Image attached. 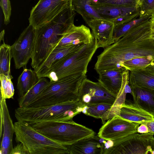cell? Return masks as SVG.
<instances>
[{
  "label": "cell",
  "instance_id": "obj_1",
  "mask_svg": "<svg viewBox=\"0 0 154 154\" xmlns=\"http://www.w3.org/2000/svg\"><path fill=\"white\" fill-rule=\"evenodd\" d=\"M150 20L131 29L97 56L96 65L101 71L123 68L125 61L138 57L154 58V40Z\"/></svg>",
  "mask_w": 154,
  "mask_h": 154
},
{
  "label": "cell",
  "instance_id": "obj_2",
  "mask_svg": "<svg viewBox=\"0 0 154 154\" xmlns=\"http://www.w3.org/2000/svg\"><path fill=\"white\" fill-rule=\"evenodd\" d=\"M71 5L49 22L35 29V36L31 65L34 70L43 63L74 24L76 13Z\"/></svg>",
  "mask_w": 154,
  "mask_h": 154
},
{
  "label": "cell",
  "instance_id": "obj_3",
  "mask_svg": "<svg viewBox=\"0 0 154 154\" xmlns=\"http://www.w3.org/2000/svg\"><path fill=\"white\" fill-rule=\"evenodd\" d=\"M84 105L79 100L69 101L49 106L18 107L15 110L17 121L31 124L42 122H64L72 119L82 112Z\"/></svg>",
  "mask_w": 154,
  "mask_h": 154
},
{
  "label": "cell",
  "instance_id": "obj_4",
  "mask_svg": "<svg viewBox=\"0 0 154 154\" xmlns=\"http://www.w3.org/2000/svg\"><path fill=\"white\" fill-rule=\"evenodd\" d=\"M86 75L68 76L51 82L43 91L26 107L49 106L79 100V87Z\"/></svg>",
  "mask_w": 154,
  "mask_h": 154
},
{
  "label": "cell",
  "instance_id": "obj_5",
  "mask_svg": "<svg viewBox=\"0 0 154 154\" xmlns=\"http://www.w3.org/2000/svg\"><path fill=\"white\" fill-rule=\"evenodd\" d=\"M97 39L88 45H83L54 64L43 77L55 82L66 77L86 75L89 63L97 48Z\"/></svg>",
  "mask_w": 154,
  "mask_h": 154
},
{
  "label": "cell",
  "instance_id": "obj_6",
  "mask_svg": "<svg viewBox=\"0 0 154 154\" xmlns=\"http://www.w3.org/2000/svg\"><path fill=\"white\" fill-rule=\"evenodd\" d=\"M30 125L42 134L66 146L95 134L92 129L75 122L72 119L64 122H42Z\"/></svg>",
  "mask_w": 154,
  "mask_h": 154
},
{
  "label": "cell",
  "instance_id": "obj_7",
  "mask_svg": "<svg viewBox=\"0 0 154 154\" xmlns=\"http://www.w3.org/2000/svg\"><path fill=\"white\" fill-rule=\"evenodd\" d=\"M15 140L21 143L30 154H69L68 147L42 134L27 122L14 123Z\"/></svg>",
  "mask_w": 154,
  "mask_h": 154
},
{
  "label": "cell",
  "instance_id": "obj_8",
  "mask_svg": "<svg viewBox=\"0 0 154 154\" xmlns=\"http://www.w3.org/2000/svg\"><path fill=\"white\" fill-rule=\"evenodd\" d=\"M112 141L113 146L104 150L103 154H152L154 150V135L149 133H136Z\"/></svg>",
  "mask_w": 154,
  "mask_h": 154
},
{
  "label": "cell",
  "instance_id": "obj_9",
  "mask_svg": "<svg viewBox=\"0 0 154 154\" xmlns=\"http://www.w3.org/2000/svg\"><path fill=\"white\" fill-rule=\"evenodd\" d=\"M72 0H39L32 8L29 24L35 29L50 21L72 5Z\"/></svg>",
  "mask_w": 154,
  "mask_h": 154
},
{
  "label": "cell",
  "instance_id": "obj_10",
  "mask_svg": "<svg viewBox=\"0 0 154 154\" xmlns=\"http://www.w3.org/2000/svg\"><path fill=\"white\" fill-rule=\"evenodd\" d=\"M117 96L107 90L99 82L83 79L79 87V100L85 105L114 103Z\"/></svg>",
  "mask_w": 154,
  "mask_h": 154
},
{
  "label": "cell",
  "instance_id": "obj_11",
  "mask_svg": "<svg viewBox=\"0 0 154 154\" xmlns=\"http://www.w3.org/2000/svg\"><path fill=\"white\" fill-rule=\"evenodd\" d=\"M35 36V29L29 24L11 46L12 58L16 69L26 68V65L32 56Z\"/></svg>",
  "mask_w": 154,
  "mask_h": 154
},
{
  "label": "cell",
  "instance_id": "obj_12",
  "mask_svg": "<svg viewBox=\"0 0 154 154\" xmlns=\"http://www.w3.org/2000/svg\"><path fill=\"white\" fill-rule=\"evenodd\" d=\"M140 125L116 116L103 124L97 136L106 140H117L137 133V128Z\"/></svg>",
  "mask_w": 154,
  "mask_h": 154
},
{
  "label": "cell",
  "instance_id": "obj_13",
  "mask_svg": "<svg viewBox=\"0 0 154 154\" xmlns=\"http://www.w3.org/2000/svg\"><path fill=\"white\" fill-rule=\"evenodd\" d=\"M95 38L89 29L83 25L73 24L56 46L64 47L88 45L93 43Z\"/></svg>",
  "mask_w": 154,
  "mask_h": 154
},
{
  "label": "cell",
  "instance_id": "obj_14",
  "mask_svg": "<svg viewBox=\"0 0 154 154\" xmlns=\"http://www.w3.org/2000/svg\"><path fill=\"white\" fill-rule=\"evenodd\" d=\"M87 24L97 40L98 48H104L114 42L113 35L115 26L112 22L103 18H97L91 21Z\"/></svg>",
  "mask_w": 154,
  "mask_h": 154
},
{
  "label": "cell",
  "instance_id": "obj_15",
  "mask_svg": "<svg viewBox=\"0 0 154 154\" xmlns=\"http://www.w3.org/2000/svg\"><path fill=\"white\" fill-rule=\"evenodd\" d=\"M0 114L3 126V134L1 143L0 154H10L13 148L12 140L15 133L14 124L10 117L6 99L1 97Z\"/></svg>",
  "mask_w": 154,
  "mask_h": 154
},
{
  "label": "cell",
  "instance_id": "obj_16",
  "mask_svg": "<svg viewBox=\"0 0 154 154\" xmlns=\"http://www.w3.org/2000/svg\"><path fill=\"white\" fill-rule=\"evenodd\" d=\"M102 18L111 20L116 18L140 15L139 7H125L105 4H91Z\"/></svg>",
  "mask_w": 154,
  "mask_h": 154
},
{
  "label": "cell",
  "instance_id": "obj_17",
  "mask_svg": "<svg viewBox=\"0 0 154 154\" xmlns=\"http://www.w3.org/2000/svg\"><path fill=\"white\" fill-rule=\"evenodd\" d=\"M119 116L140 124L154 120L153 115L130 100H126L124 103L121 106Z\"/></svg>",
  "mask_w": 154,
  "mask_h": 154
},
{
  "label": "cell",
  "instance_id": "obj_18",
  "mask_svg": "<svg viewBox=\"0 0 154 154\" xmlns=\"http://www.w3.org/2000/svg\"><path fill=\"white\" fill-rule=\"evenodd\" d=\"M100 139L95 134L80 140L68 146L69 154H103L104 139Z\"/></svg>",
  "mask_w": 154,
  "mask_h": 154
},
{
  "label": "cell",
  "instance_id": "obj_19",
  "mask_svg": "<svg viewBox=\"0 0 154 154\" xmlns=\"http://www.w3.org/2000/svg\"><path fill=\"white\" fill-rule=\"evenodd\" d=\"M125 69H116L99 72L98 82L107 90L117 97L122 83V74Z\"/></svg>",
  "mask_w": 154,
  "mask_h": 154
},
{
  "label": "cell",
  "instance_id": "obj_20",
  "mask_svg": "<svg viewBox=\"0 0 154 154\" xmlns=\"http://www.w3.org/2000/svg\"><path fill=\"white\" fill-rule=\"evenodd\" d=\"M82 45H76L64 47L56 46L42 65L34 70L38 78L39 79L43 77L56 63Z\"/></svg>",
  "mask_w": 154,
  "mask_h": 154
},
{
  "label": "cell",
  "instance_id": "obj_21",
  "mask_svg": "<svg viewBox=\"0 0 154 154\" xmlns=\"http://www.w3.org/2000/svg\"><path fill=\"white\" fill-rule=\"evenodd\" d=\"M129 84L137 87L154 90V72L146 69L129 71Z\"/></svg>",
  "mask_w": 154,
  "mask_h": 154
},
{
  "label": "cell",
  "instance_id": "obj_22",
  "mask_svg": "<svg viewBox=\"0 0 154 154\" xmlns=\"http://www.w3.org/2000/svg\"><path fill=\"white\" fill-rule=\"evenodd\" d=\"M134 102L154 116V90L131 87Z\"/></svg>",
  "mask_w": 154,
  "mask_h": 154
},
{
  "label": "cell",
  "instance_id": "obj_23",
  "mask_svg": "<svg viewBox=\"0 0 154 154\" xmlns=\"http://www.w3.org/2000/svg\"><path fill=\"white\" fill-rule=\"evenodd\" d=\"M39 79L34 70L23 68L22 72L17 79V88L19 98L22 97L35 85Z\"/></svg>",
  "mask_w": 154,
  "mask_h": 154
},
{
  "label": "cell",
  "instance_id": "obj_24",
  "mask_svg": "<svg viewBox=\"0 0 154 154\" xmlns=\"http://www.w3.org/2000/svg\"><path fill=\"white\" fill-rule=\"evenodd\" d=\"M75 11L80 14L86 23L97 18H102L91 6V0H72Z\"/></svg>",
  "mask_w": 154,
  "mask_h": 154
},
{
  "label": "cell",
  "instance_id": "obj_25",
  "mask_svg": "<svg viewBox=\"0 0 154 154\" xmlns=\"http://www.w3.org/2000/svg\"><path fill=\"white\" fill-rule=\"evenodd\" d=\"M45 77L40 78L37 82L22 97L19 98V107H26L32 102L49 84V81Z\"/></svg>",
  "mask_w": 154,
  "mask_h": 154
},
{
  "label": "cell",
  "instance_id": "obj_26",
  "mask_svg": "<svg viewBox=\"0 0 154 154\" xmlns=\"http://www.w3.org/2000/svg\"><path fill=\"white\" fill-rule=\"evenodd\" d=\"M12 57L11 46L3 43L0 47V74H3L13 79L11 74L10 66Z\"/></svg>",
  "mask_w": 154,
  "mask_h": 154
},
{
  "label": "cell",
  "instance_id": "obj_27",
  "mask_svg": "<svg viewBox=\"0 0 154 154\" xmlns=\"http://www.w3.org/2000/svg\"><path fill=\"white\" fill-rule=\"evenodd\" d=\"M152 16L139 17L125 23L115 26L113 35V38L114 42L122 37L135 26L149 20Z\"/></svg>",
  "mask_w": 154,
  "mask_h": 154
},
{
  "label": "cell",
  "instance_id": "obj_28",
  "mask_svg": "<svg viewBox=\"0 0 154 154\" xmlns=\"http://www.w3.org/2000/svg\"><path fill=\"white\" fill-rule=\"evenodd\" d=\"M112 106V105L106 103L85 105L82 112L85 115L95 118L101 119Z\"/></svg>",
  "mask_w": 154,
  "mask_h": 154
},
{
  "label": "cell",
  "instance_id": "obj_29",
  "mask_svg": "<svg viewBox=\"0 0 154 154\" xmlns=\"http://www.w3.org/2000/svg\"><path fill=\"white\" fill-rule=\"evenodd\" d=\"M154 60L152 57H138L125 62L122 64V68L130 71L146 68Z\"/></svg>",
  "mask_w": 154,
  "mask_h": 154
},
{
  "label": "cell",
  "instance_id": "obj_30",
  "mask_svg": "<svg viewBox=\"0 0 154 154\" xmlns=\"http://www.w3.org/2000/svg\"><path fill=\"white\" fill-rule=\"evenodd\" d=\"M0 79L1 97L5 99L13 98L14 89L12 79L3 74H0Z\"/></svg>",
  "mask_w": 154,
  "mask_h": 154
},
{
  "label": "cell",
  "instance_id": "obj_31",
  "mask_svg": "<svg viewBox=\"0 0 154 154\" xmlns=\"http://www.w3.org/2000/svg\"><path fill=\"white\" fill-rule=\"evenodd\" d=\"M95 4L109 5L128 7H140L139 0H98Z\"/></svg>",
  "mask_w": 154,
  "mask_h": 154
},
{
  "label": "cell",
  "instance_id": "obj_32",
  "mask_svg": "<svg viewBox=\"0 0 154 154\" xmlns=\"http://www.w3.org/2000/svg\"><path fill=\"white\" fill-rule=\"evenodd\" d=\"M154 15V0H142L140 5V15L141 18Z\"/></svg>",
  "mask_w": 154,
  "mask_h": 154
},
{
  "label": "cell",
  "instance_id": "obj_33",
  "mask_svg": "<svg viewBox=\"0 0 154 154\" xmlns=\"http://www.w3.org/2000/svg\"><path fill=\"white\" fill-rule=\"evenodd\" d=\"M0 5L4 15V23L7 25L10 22L11 8L10 0H1Z\"/></svg>",
  "mask_w": 154,
  "mask_h": 154
},
{
  "label": "cell",
  "instance_id": "obj_34",
  "mask_svg": "<svg viewBox=\"0 0 154 154\" xmlns=\"http://www.w3.org/2000/svg\"><path fill=\"white\" fill-rule=\"evenodd\" d=\"M10 154H30V153L23 144L21 143H20L13 148Z\"/></svg>",
  "mask_w": 154,
  "mask_h": 154
},
{
  "label": "cell",
  "instance_id": "obj_35",
  "mask_svg": "<svg viewBox=\"0 0 154 154\" xmlns=\"http://www.w3.org/2000/svg\"><path fill=\"white\" fill-rule=\"evenodd\" d=\"M137 132L140 134L148 133V129L147 126L144 123L140 124L137 128Z\"/></svg>",
  "mask_w": 154,
  "mask_h": 154
},
{
  "label": "cell",
  "instance_id": "obj_36",
  "mask_svg": "<svg viewBox=\"0 0 154 154\" xmlns=\"http://www.w3.org/2000/svg\"><path fill=\"white\" fill-rule=\"evenodd\" d=\"M144 124L147 126L148 129V133L154 136V120Z\"/></svg>",
  "mask_w": 154,
  "mask_h": 154
},
{
  "label": "cell",
  "instance_id": "obj_37",
  "mask_svg": "<svg viewBox=\"0 0 154 154\" xmlns=\"http://www.w3.org/2000/svg\"><path fill=\"white\" fill-rule=\"evenodd\" d=\"M145 68L154 72V60H153Z\"/></svg>",
  "mask_w": 154,
  "mask_h": 154
},
{
  "label": "cell",
  "instance_id": "obj_38",
  "mask_svg": "<svg viewBox=\"0 0 154 154\" xmlns=\"http://www.w3.org/2000/svg\"><path fill=\"white\" fill-rule=\"evenodd\" d=\"M149 20L151 23L152 30H154V15L152 16Z\"/></svg>",
  "mask_w": 154,
  "mask_h": 154
},
{
  "label": "cell",
  "instance_id": "obj_39",
  "mask_svg": "<svg viewBox=\"0 0 154 154\" xmlns=\"http://www.w3.org/2000/svg\"><path fill=\"white\" fill-rule=\"evenodd\" d=\"M5 33V31L4 30H3L0 33V42H1V41L3 40L4 41V37Z\"/></svg>",
  "mask_w": 154,
  "mask_h": 154
},
{
  "label": "cell",
  "instance_id": "obj_40",
  "mask_svg": "<svg viewBox=\"0 0 154 154\" xmlns=\"http://www.w3.org/2000/svg\"><path fill=\"white\" fill-rule=\"evenodd\" d=\"M151 38L152 39L154 40V34H152V36H151Z\"/></svg>",
  "mask_w": 154,
  "mask_h": 154
},
{
  "label": "cell",
  "instance_id": "obj_41",
  "mask_svg": "<svg viewBox=\"0 0 154 154\" xmlns=\"http://www.w3.org/2000/svg\"><path fill=\"white\" fill-rule=\"evenodd\" d=\"M142 1V0H139V3H140V4L141 2Z\"/></svg>",
  "mask_w": 154,
  "mask_h": 154
},
{
  "label": "cell",
  "instance_id": "obj_42",
  "mask_svg": "<svg viewBox=\"0 0 154 154\" xmlns=\"http://www.w3.org/2000/svg\"><path fill=\"white\" fill-rule=\"evenodd\" d=\"M152 34H154V30H153Z\"/></svg>",
  "mask_w": 154,
  "mask_h": 154
},
{
  "label": "cell",
  "instance_id": "obj_43",
  "mask_svg": "<svg viewBox=\"0 0 154 154\" xmlns=\"http://www.w3.org/2000/svg\"></svg>",
  "mask_w": 154,
  "mask_h": 154
}]
</instances>
